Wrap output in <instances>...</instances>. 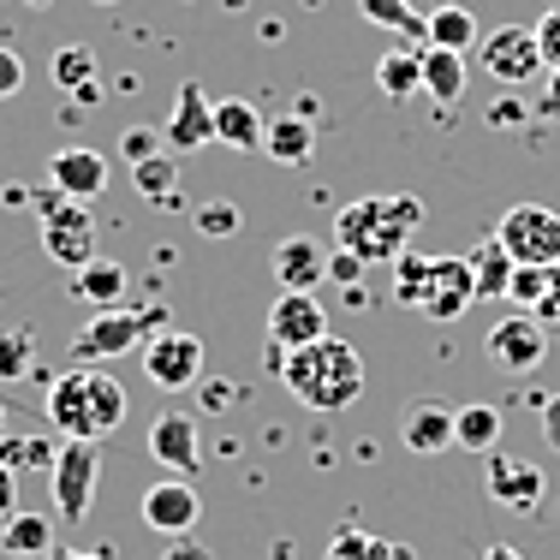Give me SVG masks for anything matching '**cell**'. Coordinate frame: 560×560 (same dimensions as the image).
Listing matches in <instances>:
<instances>
[{"label":"cell","mask_w":560,"mask_h":560,"mask_svg":"<svg viewBox=\"0 0 560 560\" xmlns=\"http://www.w3.org/2000/svg\"><path fill=\"white\" fill-rule=\"evenodd\" d=\"M280 382H287V394L311 411H346L364 394V358H358L352 340L328 335V340L299 346V352L280 358Z\"/></svg>","instance_id":"cell-1"},{"label":"cell","mask_w":560,"mask_h":560,"mask_svg":"<svg viewBox=\"0 0 560 560\" xmlns=\"http://www.w3.org/2000/svg\"><path fill=\"white\" fill-rule=\"evenodd\" d=\"M48 423L66 442H108L126 423V388L102 364H72L48 388Z\"/></svg>","instance_id":"cell-2"},{"label":"cell","mask_w":560,"mask_h":560,"mask_svg":"<svg viewBox=\"0 0 560 560\" xmlns=\"http://www.w3.org/2000/svg\"><path fill=\"white\" fill-rule=\"evenodd\" d=\"M423 226V203L411 191L399 197H358L335 215V245L352 250L358 262H394Z\"/></svg>","instance_id":"cell-3"},{"label":"cell","mask_w":560,"mask_h":560,"mask_svg":"<svg viewBox=\"0 0 560 560\" xmlns=\"http://www.w3.org/2000/svg\"><path fill=\"white\" fill-rule=\"evenodd\" d=\"M162 328H167L162 304H150V311H96L72 335V364H108V358H126V352H138V346H150Z\"/></svg>","instance_id":"cell-4"},{"label":"cell","mask_w":560,"mask_h":560,"mask_svg":"<svg viewBox=\"0 0 560 560\" xmlns=\"http://www.w3.org/2000/svg\"><path fill=\"white\" fill-rule=\"evenodd\" d=\"M36 209H43V250L60 269L78 275L84 262H96V215H90L78 197H66L60 185H43Z\"/></svg>","instance_id":"cell-5"},{"label":"cell","mask_w":560,"mask_h":560,"mask_svg":"<svg viewBox=\"0 0 560 560\" xmlns=\"http://www.w3.org/2000/svg\"><path fill=\"white\" fill-rule=\"evenodd\" d=\"M501 250L525 269H560V215L542 203H513L495 226Z\"/></svg>","instance_id":"cell-6"},{"label":"cell","mask_w":560,"mask_h":560,"mask_svg":"<svg viewBox=\"0 0 560 560\" xmlns=\"http://www.w3.org/2000/svg\"><path fill=\"white\" fill-rule=\"evenodd\" d=\"M48 483H55V518L60 525H78L90 513V501H96V483H102V447L96 442H60Z\"/></svg>","instance_id":"cell-7"},{"label":"cell","mask_w":560,"mask_h":560,"mask_svg":"<svg viewBox=\"0 0 560 560\" xmlns=\"http://www.w3.org/2000/svg\"><path fill=\"white\" fill-rule=\"evenodd\" d=\"M477 60H483V72L506 90H525L537 72H549V66H542L537 24H501V31H489L483 43H477Z\"/></svg>","instance_id":"cell-8"},{"label":"cell","mask_w":560,"mask_h":560,"mask_svg":"<svg viewBox=\"0 0 560 560\" xmlns=\"http://www.w3.org/2000/svg\"><path fill=\"white\" fill-rule=\"evenodd\" d=\"M143 376L162 394H185L203 382V340L185 335V328H162L150 346H143Z\"/></svg>","instance_id":"cell-9"},{"label":"cell","mask_w":560,"mask_h":560,"mask_svg":"<svg viewBox=\"0 0 560 560\" xmlns=\"http://www.w3.org/2000/svg\"><path fill=\"white\" fill-rule=\"evenodd\" d=\"M471 304H477L471 257H435V262H430V287H423L418 311L430 316V323H459Z\"/></svg>","instance_id":"cell-10"},{"label":"cell","mask_w":560,"mask_h":560,"mask_svg":"<svg viewBox=\"0 0 560 560\" xmlns=\"http://www.w3.org/2000/svg\"><path fill=\"white\" fill-rule=\"evenodd\" d=\"M489 358H495L506 376H530V370L549 358V328H542L530 311L501 316V323L489 328Z\"/></svg>","instance_id":"cell-11"},{"label":"cell","mask_w":560,"mask_h":560,"mask_svg":"<svg viewBox=\"0 0 560 560\" xmlns=\"http://www.w3.org/2000/svg\"><path fill=\"white\" fill-rule=\"evenodd\" d=\"M197 518H203V495H197L191 477H162L155 489H143V525L162 530V537H191Z\"/></svg>","instance_id":"cell-12"},{"label":"cell","mask_w":560,"mask_h":560,"mask_svg":"<svg viewBox=\"0 0 560 560\" xmlns=\"http://www.w3.org/2000/svg\"><path fill=\"white\" fill-rule=\"evenodd\" d=\"M269 340L275 352H299V346L328 340V311L316 304V292H280L269 304Z\"/></svg>","instance_id":"cell-13"},{"label":"cell","mask_w":560,"mask_h":560,"mask_svg":"<svg viewBox=\"0 0 560 560\" xmlns=\"http://www.w3.org/2000/svg\"><path fill=\"white\" fill-rule=\"evenodd\" d=\"M167 150L173 155H197L215 143V102L203 96V84H179V96H173V119L162 126Z\"/></svg>","instance_id":"cell-14"},{"label":"cell","mask_w":560,"mask_h":560,"mask_svg":"<svg viewBox=\"0 0 560 560\" xmlns=\"http://www.w3.org/2000/svg\"><path fill=\"white\" fill-rule=\"evenodd\" d=\"M150 459L173 477H197L203 465V442H197V418L191 411H162L150 423Z\"/></svg>","instance_id":"cell-15"},{"label":"cell","mask_w":560,"mask_h":560,"mask_svg":"<svg viewBox=\"0 0 560 560\" xmlns=\"http://www.w3.org/2000/svg\"><path fill=\"white\" fill-rule=\"evenodd\" d=\"M483 483H489V501L513 506V513H530V506L542 501V465L513 459V453H489Z\"/></svg>","instance_id":"cell-16"},{"label":"cell","mask_w":560,"mask_h":560,"mask_svg":"<svg viewBox=\"0 0 560 560\" xmlns=\"http://www.w3.org/2000/svg\"><path fill=\"white\" fill-rule=\"evenodd\" d=\"M453 423H459V411L442 406V399H411V406L399 411V442L430 459V453L453 447Z\"/></svg>","instance_id":"cell-17"},{"label":"cell","mask_w":560,"mask_h":560,"mask_svg":"<svg viewBox=\"0 0 560 560\" xmlns=\"http://www.w3.org/2000/svg\"><path fill=\"white\" fill-rule=\"evenodd\" d=\"M269 262L280 292H316L328 280V245H316V238H280Z\"/></svg>","instance_id":"cell-18"},{"label":"cell","mask_w":560,"mask_h":560,"mask_svg":"<svg viewBox=\"0 0 560 560\" xmlns=\"http://www.w3.org/2000/svg\"><path fill=\"white\" fill-rule=\"evenodd\" d=\"M48 185H60L78 203H84V197H102V185H108V155L72 143V150H60L55 162H48Z\"/></svg>","instance_id":"cell-19"},{"label":"cell","mask_w":560,"mask_h":560,"mask_svg":"<svg viewBox=\"0 0 560 560\" xmlns=\"http://www.w3.org/2000/svg\"><path fill=\"white\" fill-rule=\"evenodd\" d=\"M55 525H60V518H48V513H12V518H0V555L48 560V555H55Z\"/></svg>","instance_id":"cell-20"},{"label":"cell","mask_w":560,"mask_h":560,"mask_svg":"<svg viewBox=\"0 0 560 560\" xmlns=\"http://www.w3.org/2000/svg\"><path fill=\"white\" fill-rule=\"evenodd\" d=\"M262 138H269V119H262L250 102H215V143L221 150H233V155H250V150H262Z\"/></svg>","instance_id":"cell-21"},{"label":"cell","mask_w":560,"mask_h":560,"mask_svg":"<svg viewBox=\"0 0 560 560\" xmlns=\"http://www.w3.org/2000/svg\"><path fill=\"white\" fill-rule=\"evenodd\" d=\"M376 90L388 102H411L423 96V48H394L376 60Z\"/></svg>","instance_id":"cell-22"},{"label":"cell","mask_w":560,"mask_h":560,"mask_svg":"<svg viewBox=\"0 0 560 560\" xmlns=\"http://www.w3.org/2000/svg\"><path fill=\"white\" fill-rule=\"evenodd\" d=\"M423 96L453 108V102L465 96V55H453V48H423Z\"/></svg>","instance_id":"cell-23"},{"label":"cell","mask_w":560,"mask_h":560,"mask_svg":"<svg viewBox=\"0 0 560 560\" xmlns=\"http://www.w3.org/2000/svg\"><path fill=\"white\" fill-rule=\"evenodd\" d=\"M55 84L60 90H72V102H102V66H96V55L90 48H60L55 55Z\"/></svg>","instance_id":"cell-24"},{"label":"cell","mask_w":560,"mask_h":560,"mask_svg":"<svg viewBox=\"0 0 560 560\" xmlns=\"http://www.w3.org/2000/svg\"><path fill=\"white\" fill-rule=\"evenodd\" d=\"M72 292L84 304H96V311H119V299H126V269L108 262V257H96V262H84V269H78Z\"/></svg>","instance_id":"cell-25"},{"label":"cell","mask_w":560,"mask_h":560,"mask_svg":"<svg viewBox=\"0 0 560 560\" xmlns=\"http://www.w3.org/2000/svg\"><path fill=\"white\" fill-rule=\"evenodd\" d=\"M262 150L275 155L280 167H304L311 162V150H316V131L304 126V119H269V138H262Z\"/></svg>","instance_id":"cell-26"},{"label":"cell","mask_w":560,"mask_h":560,"mask_svg":"<svg viewBox=\"0 0 560 560\" xmlns=\"http://www.w3.org/2000/svg\"><path fill=\"white\" fill-rule=\"evenodd\" d=\"M453 447H465V453H495V447H501V411H495V406H459Z\"/></svg>","instance_id":"cell-27"},{"label":"cell","mask_w":560,"mask_h":560,"mask_svg":"<svg viewBox=\"0 0 560 560\" xmlns=\"http://www.w3.org/2000/svg\"><path fill=\"white\" fill-rule=\"evenodd\" d=\"M518 262L501 250V238L489 233L483 245H477V257H471V275H477V299H506V280H513Z\"/></svg>","instance_id":"cell-28"},{"label":"cell","mask_w":560,"mask_h":560,"mask_svg":"<svg viewBox=\"0 0 560 560\" xmlns=\"http://www.w3.org/2000/svg\"><path fill=\"white\" fill-rule=\"evenodd\" d=\"M131 185H138L150 203H162V209L179 203V191H173V185H179V162H173V150H162V155H150V162L131 167Z\"/></svg>","instance_id":"cell-29"},{"label":"cell","mask_w":560,"mask_h":560,"mask_svg":"<svg viewBox=\"0 0 560 560\" xmlns=\"http://www.w3.org/2000/svg\"><path fill=\"white\" fill-rule=\"evenodd\" d=\"M423 24H430V36H423V43H435V48H453V55H465V48L477 43V19H471L465 7H453V0H447V7H435Z\"/></svg>","instance_id":"cell-30"},{"label":"cell","mask_w":560,"mask_h":560,"mask_svg":"<svg viewBox=\"0 0 560 560\" xmlns=\"http://www.w3.org/2000/svg\"><path fill=\"white\" fill-rule=\"evenodd\" d=\"M0 382H36V335L0 328Z\"/></svg>","instance_id":"cell-31"},{"label":"cell","mask_w":560,"mask_h":560,"mask_svg":"<svg viewBox=\"0 0 560 560\" xmlns=\"http://www.w3.org/2000/svg\"><path fill=\"white\" fill-rule=\"evenodd\" d=\"M0 465H12V471H55V447H48V435H0Z\"/></svg>","instance_id":"cell-32"},{"label":"cell","mask_w":560,"mask_h":560,"mask_svg":"<svg viewBox=\"0 0 560 560\" xmlns=\"http://www.w3.org/2000/svg\"><path fill=\"white\" fill-rule=\"evenodd\" d=\"M430 262H435V257H423V250H411V245L394 257V299H399V304H411V311H418L423 287H430Z\"/></svg>","instance_id":"cell-33"},{"label":"cell","mask_w":560,"mask_h":560,"mask_svg":"<svg viewBox=\"0 0 560 560\" xmlns=\"http://www.w3.org/2000/svg\"><path fill=\"white\" fill-rule=\"evenodd\" d=\"M358 12H364L370 24H382V31H399V36H430V24L411 12V0H358Z\"/></svg>","instance_id":"cell-34"},{"label":"cell","mask_w":560,"mask_h":560,"mask_svg":"<svg viewBox=\"0 0 560 560\" xmlns=\"http://www.w3.org/2000/svg\"><path fill=\"white\" fill-rule=\"evenodd\" d=\"M549 287H555V269H525V262H518L513 280H506V299H513L518 311H537V304L549 299Z\"/></svg>","instance_id":"cell-35"},{"label":"cell","mask_w":560,"mask_h":560,"mask_svg":"<svg viewBox=\"0 0 560 560\" xmlns=\"http://www.w3.org/2000/svg\"><path fill=\"white\" fill-rule=\"evenodd\" d=\"M238 226H245V215H238V203H221V197H215V203H203V209H197V233H203V238H233Z\"/></svg>","instance_id":"cell-36"},{"label":"cell","mask_w":560,"mask_h":560,"mask_svg":"<svg viewBox=\"0 0 560 560\" xmlns=\"http://www.w3.org/2000/svg\"><path fill=\"white\" fill-rule=\"evenodd\" d=\"M162 150H167V138H162V131H150V126H131L126 138H119V155H126L131 167L150 162V155H162Z\"/></svg>","instance_id":"cell-37"},{"label":"cell","mask_w":560,"mask_h":560,"mask_svg":"<svg viewBox=\"0 0 560 560\" xmlns=\"http://www.w3.org/2000/svg\"><path fill=\"white\" fill-rule=\"evenodd\" d=\"M537 43H542V66H549V72H560V7L537 19Z\"/></svg>","instance_id":"cell-38"},{"label":"cell","mask_w":560,"mask_h":560,"mask_svg":"<svg viewBox=\"0 0 560 560\" xmlns=\"http://www.w3.org/2000/svg\"><path fill=\"white\" fill-rule=\"evenodd\" d=\"M19 90H24V60L12 55L7 43H0V102H12Z\"/></svg>","instance_id":"cell-39"},{"label":"cell","mask_w":560,"mask_h":560,"mask_svg":"<svg viewBox=\"0 0 560 560\" xmlns=\"http://www.w3.org/2000/svg\"><path fill=\"white\" fill-rule=\"evenodd\" d=\"M328 560H370V537L364 530H340V537L328 542Z\"/></svg>","instance_id":"cell-40"},{"label":"cell","mask_w":560,"mask_h":560,"mask_svg":"<svg viewBox=\"0 0 560 560\" xmlns=\"http://www.w3.org/2000/svg\"><path fill=\"white\" fill-rule=\"evenodd\" d=\"M364 269H370V262H358V257H352V250H340V245H335V250H328V275H335V280H340V287H352V280H358V275H364Z\"/></svg>","instance_id":"cell-41"},{"label":"cell","mask_w":560,"mask_h":560,"mask_svg":"<svg viewBox=\"0 0 560 560\" xmlns=\"http://www.w3.org/2000/svg\"><path fill=\"white\" fill-rule=\"evenodd\" d=\"M542 442H549V453L560 459V394L542 399Z\"/></svg>","instance_id":"cell-42"},{"label":"cell","mask_w":560,"mask_h":560,"mask_svg":"<svg viewBox=\"0 0 560 560\" xmlns=\"http://www.w3.org/2000/svg\"><path fill=\"white\" fill-rule=\"evenodd\" d=\"M19 513V471L12 465H0V518Z\"/></svg>","instance_id":"cell-43"},{"label":"cell","mask_w":560,"mask_h":560,"mask_svg":"<svg viewBox=\"0 0 560 560\" xmlns=\"http://www.w3.org/2000/svg\"><path fill=\"white\" fill-rule=\"evenodd\" d=\"M489 126H525V102H513V96H501L495 108H489Z\"/></svg>","instance_id":"cell-44"},{"label":"cell","mask_w":560,"mask_h":560,"mask_svg":"<svg viewBox=\"0 0 560 560\" xmlns=\"http://www.w3.org/2000/svg\"><path fill=\"white\" fill-rule=\"evenodd\" d=\"M537 119H560V72H549V90L537 96Z\"/></svg>","instance_id":"cell-45"},{"label":"cell","mask_w":560,"mask_h":560,"mask_svg":"<svg viewBox=\"0 0 560 560\" xmlns=\"http://www.w3.org/2000/svg\"><path fill=\"white\" fill-rule=\"evenodd\" d=\"M370 560H418L406 549V542H382V537H370Z\"/></svg>","instance_id":"cell-46"},{"label":"cell","mask_w":560,"mask_h":560,"mask_svg":"<svg viewBox=\"0 0 560 560\" xmlns=\"http://www.w3.org/2000/svg\"><path fill=\"white\" fill-rule=\"evenodd\" d=\"M162 560H215V555H209V549H197L191 537H173V549H167Z\"/></svg>","instance_id":"cell-47"},{"label":"cell","mask_w":560,"mask_h":560,"mask_svg":"<svg viewBox=\"0 0 560 560\" xmlns=\"http://www.w3.org/2000/svg\"><path fill=\"white\" fill-rule=\"evenodd\" d=\"M48 560H114V555L108 549H96V555H90V549H55Z\"/></svg>","instance_id":"cell-48"},{"label":"cell","mask_w":560,"mask_h":560,"mask_svg":"<svg viewBox=\"0 0 560 560\" xmlns=\"http://www.w3.org/2000/svg\"><path fill=\"white\" fill-rule=\"evenodd\" d=\"M483 560H525V555H518V549H506V542H489Z\"/></svg>","instance_id":"cell-49"},{"label":"cell","mask_w":560,"mask_h":560,"mask_svg":"<svg viewBox=\"0 0 560 560\" xmlns=\"http://www.w3.org/2000/svg\"><path fill=\"white\" fill-rule=\"evenodd\" d=\"M7 423H12V418H7V406H0V435H7Z\"/></svg>","instance_id":"cell-50"},{"label":"cell","mask_w":560,"mask_h":560,"mask_svg":"<svg viewBox=\"0 0 560 560\" xmlns=\"http://www.w3.org/2000/svg\"><path fill=\"white\" fill-rule=\"evenodd\" d=\"M96 7H114V0H96Z\"/></svg>","instance_id":"cell-51"},{"label":"cell","mask_w":560,"mask_h":560,"mask_svg":"<svg viewBox=\"0 0 560 560\" xmlns=\"http://www.w3.org/2000/svg\"><path fill=\"white\" fill-rule=\"evenodd\" d=\"M31 7H48V0H31Z\"/></svg>","instance_id":"cell-52"},{"label":"cell","mask_w":560,"mask_h":560,"mask_svg":"<svg viewBox=\"0 0 560 560\" xmlns=\"http://www.w3.org/2000/svg\"><path fill=\"white\" fill-rule=\"evenodd\" d=\"M555 7H560V0H555Z\"/></svg>","instance_id":"cell-53"},{"label":"cell","mask_w":560,"mask_h":560,"mask_svg":"<svg viewBox=\"0 0 560 560\" xmlns=\"http://www.w3.org/2000/svg\"><path fill=\"white\" fill-rule=\"evenodd\" d=\"M555 275H560V269H555Z\"/></svg>","instance_id":"cell-54"}]
</instances>
